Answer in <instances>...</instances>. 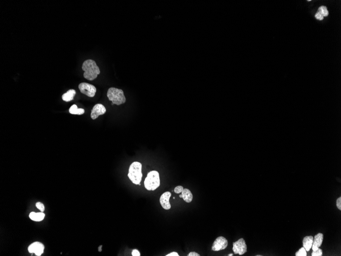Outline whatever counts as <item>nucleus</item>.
<instances>
[{"mask_svg": "<svg viewBox=\"0 0 341 256\" xmlns=\"http://www.w3.org/2000/svg\"><path fill=\"white\" fill-rule=\"evenodd\" d=\"M82 70L84 71L83 76L86 79L92 81L97 78L100 73V70L95 62L92 59H87L83 63Z\"/></svg>", "mask_w": 341, "mask_h": 256, "instance_id": "1", "label": "nucleus"}, {"mask_svg": "<svg viewBox=\"0 0 341 256\" xmlns=\"http://www.w3.org/2000/svg\"><path fill=\"white\" fill-rule=\"evenodd\" d=\"M142 165L141 163L134 162L130 166L128 177L131 182L135 185H141L142 178Z\"/></svg>", "mask_w": 341, "mask_h": 256, "instance_id": "2", "label": "nucleus"}, {"mask_svg": "<svg viewBox=\"0 0 341 256\" xmlns=\"http://www.w3.org/2000/svg\"><path fill=\"white\" fill-rule=\"evenodd\" d=\"M107 96L109 100L112 101V105L120 106L126 102V98L123 90L117 88H109L107 93Z\"/></svg>", "mask_w": 341, "mask_h": 256, "instance_id": "3", "label": "nucleus"}, {"mask_svg": "<svg viewBox=\"0 0 341 256\" xmlns=\"http://www.w3.org/2000/svg\"><path fill=\"white\" fill-rule=\"evenodd\" d=\"M160 178L159 172L156 171H152L148 174L145 178L144 185L148 190L154 191L160 186Z\"/></svg>", "mask_w": 341, "mask_h": 256, "instance_id": "4", "label": "nucleus"}, {"mask_svg": "<svg viewBox=\"0 0 341 256\" xmlns=\"http://www.w3.org/2000/svg\"><path fill=\"white\" fill-rule=\"evenodd\" d=\"M78 88L81 93L89 97H94L97 91L95 86L88 83H81L79 85Z\"/></svg>", "mask_w": 341, "mask_h": 256, "instance_id": "5", "label": "nucleus"}, {"mask_svg": "<svg viewBox=\"0 0 341 256\" xmlns=\"http://www.w3.org/2000/svg\"><path fill=\"white\" fill-rule=\"evenodd\" d=\"M233 251L235 254L242 255L247 251V246L243 238L239 239L237 241L233 243Z\"/></svg>", "mask_w": 341, "mask_h": 256, "instance_id": "6", "label": "nucleus"}, {"mask_svg": "<svg viewBox=\"0 0 341 256\" xmlns=\"http://www.w3.org/2000/svg\"><path fill=\"white\" fill-rule=\"evenodd\" d=\"M228 246V240L223 236H220L216 239L212 245V250L213 251H220L225 250Z\"/></svg>", "mask_w": 341, "mask_h": 256, "instance_id": "7", "label": "nucleus"}, {"mask_svg": "<svg viewBox=\"0 0 341 256\" xmlns=\"http://www.w3.org/2000/svg\"><path fill=\"white\" fill-rule=\"evenodd\" d=\"M106 109L102 104H97L94 106L91 112V118L93 120L98 118L100 115H102L106 113Z\"/></svg>", "mask_w": 341, "mask_h": 256, "instance_id": "8", "label": "nucleus"}, {"mask_svg": "<svg viewBox=\"0 0 341 256\" xmlns=\"http://www.w3.org/2000/svg\"><path fill=\"white\" fill-rule=\"evenodd\" d=\"M44 245L42 243L35 242L31 244L28 248L29 253H34L36 256H41L44 253Z\"/></svg>", "mask_w": 341, "mask_h": 256, "instance_id": "9", "label": "nucleus"}, {"mask_svg": "<svg viewBox=\"0 0 341 256\" xmlns=\"http://www.w3.org/2000/svg\"><path fill=\"white\" fill-rule=\"evenodd\" d=\"M171 196V193H170V192H165L160 196V204L164 209L169 210L171 209V206L169 202Z\"/></svg>", "mask_w": 341, "mask_h": 256, "instance_id": "10", "label": "nucleus"}, {"mask_svg": "<svg viewBox=\"0 0 341 256\" xmlns=\"http://www.w3.org/2000/svg\"><path fill=\"white\" fill-rule=\"evenodd\" d=\"M323 235L322 233L318 234L315 236L313 239V243L312 247L313 251L319 248L322 245L323 240Z\"/></svg>", "mask_w": 341, "mask_h": 256, "instance_id": "11", "label": "nucleus"}, {"mask_svg": "<svg viewBox=\"0 0 341 256\" xmlns=\"http://www.w3.org/2000/svg\"><path fill=\"white\" fill-rule=\"evenodd\" d=\"M314 237L312 236H307L304 237L303 240V246L306 251H309L312 248Z\"/></svg>", "mask_w": 341, "mask_h": 256, "instance_id": "12", "label": "nucleus"}, {"mask_svg": "<svg viewBox=\"0 0 341 256\" xmlns=\"http://www.w3.org/2000/svg\"><path fill=\"white\" fill-rule=\"evenodd\" d=\"M181 195L182 196V198L183 200L186 203H191V201H192L193 196L192 193L189 189H183L182 191L181 192Z\"/></svg>", "mask_w": 341, "mask_h": 256, "instance_id": "13", "label": "nucleus"}, {"mask_svg": "<svg viewBox=\"0 0 341 256\" xmlns=\"http://www.w3.org/2000/svg\"><path fill=\"white\" fill-rule=\"evenodd\" d=\"M76 95V91L74 89H70L63 94L62 96V99L65 102H69L74 99Z\"/></svg>", "mask_w": 341, "mask_h": 256, "instance_id": "14", "label": "nucleus"}, {"mask_svg": "<svg viewBox=\"0 0 341 256\" xmlns=\"http://www.w3.org/2000/svg\"><path fill=\"white\" fill-rule=\"evenodd\" d=\"M45 216V214L43 213L31 212L29 215L30 219L35 221H42Z\"/></svg>", "mask_w": 341, "mask_h": 256, "instance_id": "15", "label": "nucleus"}, {"mask_svg": "<svg viewBox=\"0 0 341 256\" xmlns=\"http://www.w3.org/2000/svg\"><path fill=\"white\" fill-rule=\"evenodd\" d=\"M84 112H85V110H84V109H78L77 106H76V104L73 105L69 109V113L71 114H73V115H81L83 114Z\"/></svg>", "mask_w": 341, "mask_h": 256, "instance_id": "16", "label": "nucleus"}, {"mask_svg": "<svg viewBox=\"0 0 341 256\" xmlns=\"http://www.w3.org/2000/svg\"><path fill=\"white\" fill-rule=\"evenodd\" d=\"M321 13L323 16H327L329 14L328 10L327 9L326 7L321 6L319 8V12Z\"/></svg>", "mask_w": 341, "mask_h": 256, "instance_id": "17", "label": "nucleus"}, {"mask_svg": "<svg viewBox=\"0 0 341 256\" xmlns=\"http://www.w3.org/2000/svg\"><path fill=\"white\" fill-rule=\"evenodd\" d=\"M295 255L296 256H307L306 251L303 247L301 248L298 251L296 252Z\"/></svg>", "mask_w": 341, "mask_h": 256, "instance_id": "18", "label": "nucleus"}, {"mask_svg": "<svg viewBox=\"0 0 341 256\" xmlns=\"http://www.w3.org/2000/svg\"><path fill=\"white\" fill-rule=\"evenodd\" d=\"M323 254V251L321 249H320L319 248H317L316 250H314L313 251L312 254V256H322Z\"/></svg>", "mask_w": 341, "mask_h": 256, "instance_id": "19", "label": "nucleus"}, {"mask_svg": "<svg viewBox=\"0 0 341 256\" xmlns=\"http://www.w3.org/2000/svg\"><path fill=\"white\" fill-rule=\"evenodd\" d=\"M36 207H37L39 210H40L42 212L44 211L45 209L44 204H42V203H40V202H38V203H36Z\"/></svg>", "mask_w": 341, "mask_h": 256, "instance_id": "20", "label": "nucleus"}, {"mask_svg": "<svg viewBox=\"0 0 341 256\" xmlns=\"http://www.w3.org/2000/svg\"><path fill=\"white\" fill-rule=\"evenodd\" d=\"M183 190V188L182 186H177L176 188H175V193H176V194H179V193L182 192Z\"/></svg>", "mask_w": 341, "mask_h": 256, "instance_id": "21", "label": "nucleus"}, {"mask_svg": "<svg viewBox=\"0 0 341 256\" xmlns=\"http://www.w3.org/2000/svg\"><path fill=\"white\" fill-rule=\"evenodd\" d=\"M315 18H316V19H317V20L321 21V20H323L324 16L321 13L319 12H318L316 14Z\"/></svg>", "mask_w": 341, "mask_h": 256, "instance_id": "22", "label": "nucleus"}, {"mask_svg": "<svg viewBox=\"0 0 341 256\" xmlns=\"http://www.w3.org/2000/svg\"><path fill=\"white\" fill-rule=\"evenodd\" d=\"M336 207H338V209L341 210V197H339L338 198V200H336Z\"/></svg>", "mask_w": 341, "mask_h": 256, "instance_id": "23", "label": "nucleus"}, {"mask_svg": "<svg viewBox=\"0 0 341 256\" xmlns=\"http://www.w3.org/2000/svg\"><path fill=\"white\" fill-rule=\"evenodd\" d=\"M132 255L133 256H141V254H140V253H139V251L136 250H133V251L132 253Z\"/></svg>", "mask_w": 341, "mask_h": 256, "instance_id": "24", "label": "nucleus"}, {"mask_svg": "<svg viewBox=\"0 0 341 256\" xmlns=\"http://www.w3.org/2000/svg\"><path fill=\"white\" fill-rule=\"evenodd\" d=\"M188 256H200V254H198V253H196V252H195V251H192V252H191V253H189V254H188Z\"/></svg>", "mask_w": 341, "mask_h": 256, "instance_id": "25", "label": "nucleus"}, {"mask_svg": "<svg viewBox=\"0 0 341 256\" xmlns=\"http://www.w3.org/2000/svg\"><path fill=\"white\" fill-rule=\"evenodd\" d=\"M179 255L178 254V253L176 252H172V253L166 255V256H179Z\"/></svg>", "mask_w": 341, "mask_h": 256, "instance_id": "26", "label": "nucleus"}, {"mask_svg": "<svg viewBox=\"0 0 341 256\" xmlns=\"http://www.w3.org/2000/svg\"><path fill=\"white\" fill-rule=\"evenodd\" d=\"M101 248H102V246H100V247H99V251H102V249H101Z\"/></svg>", "mask_w": 341, "mask_h": 256, "instance_id": "27", "label": "nucleus"}, {"mask_svg": "<svg viewBox=\"0 0 341 256\" xmlns=\"http://www.w3.org/2000/svg\"><path fill=\"white\" fill-rule=\"evenodd\" d=\"M228 256H233V254H229V255H228Z\"/></svg>", "mask_w": 341, "mask_h": 256, "instance_id": "28", "label": "nucleus"}, {"mask_svg": "<svg viewBox=\"0 0 341 256\" xmlns=\"http://www.w3.org/2000/svg\"><path fill=\"white\" fill-rule=\"evenodd\" d=\"M179 197H182V195H180Z\"/></svg>", "mask_w": 341, "mask_h": 256, "instance_id": "29", "label": "nucleus"}]
</instances>
